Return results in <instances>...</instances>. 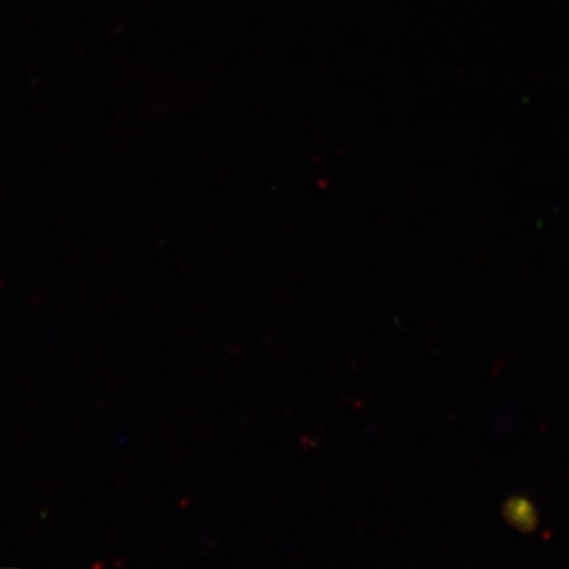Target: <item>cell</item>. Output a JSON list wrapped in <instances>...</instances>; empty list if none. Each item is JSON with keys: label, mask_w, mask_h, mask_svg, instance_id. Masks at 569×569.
Here are the masks:
<instances>
[{"label": "cell", "mask_w": 569, "mask_h": 569, "mask_svg": "<svg viewBox=\"0 0 569 569\" xmlns=\"http://www.w3.org/2000/svg\"><path fill=\"white\" fill-rule=\"evenodd\" d=\"M505 520L522 533H533L538 527V512L533 503L523 497L509 498L503 507Z\"/></svg>", "instance_id": "6da1fadb"}]
</instances>
